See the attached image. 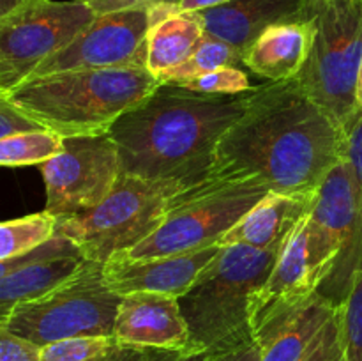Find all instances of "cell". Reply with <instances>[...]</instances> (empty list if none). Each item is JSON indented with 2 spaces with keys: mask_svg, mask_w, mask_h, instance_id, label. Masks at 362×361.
I'll list each match as a JSON object with an SVG mask.
<instances>
[{
  "mask_svg": "<svg viewBox=\"0 0 362 361\" xmlns=\"http://www.w3.org/2000/svg\"><path fill=\"white\" fill-rule=\"evenodd\" d=\"M345 156L346 133L296 80L267 81L219 138L209 180L317 195Z\"/></svg>",
  "mask_w": 362,
  "mask_h": 361,
  "instance_id": "cell-1",
  "label": "cell"
},
{
  "mask_svg": "<svg viewBox=\"0 0 362 361\" xmlns=\"http://www.w3.org/2000/svg\"><path fill=\"white\" fill-rule=\"evenodd\" d=\"M255 88L257 85L240 94L207 96L161 85L110 127L120 172L193 186L211 183L216 145L246 112Z\"/></svg>",
  "mask_w": 362,
  "mask_h": 361,
  "instance_id": "cell-2",
  "label": "cell"
},
{
  "mask_svg": "<svg viewBox=\"0 0 362 361\" xmlns=\"http://www.w3.org/2000/svg\"><path fill=\"white\" fill-rule=\"evenodd\" d=\"M159 87L147 67H117L28 78L4 98L62 138L95 137Z\"/></svg>",
  "mask_w": 362,
  "mask_h": 361,
  "instance_id": "cell-3",
  "label": "cell"
},
{
  "mask_svg": "<svg viewBox=\"0 0 362 361\" xmlns=\"http://www.w3.org/2000/svg\"><path fill=\"white\" fill-rule=\"evenodd\" d=\"M285 243L271 248L221 246L218 257L179 297L189 329V350L218 356L255 342L250 297L267 278Z\"/></svg>",
  "mask_w": 362,
  "mask_h": 361,
  "instance_id": "cell-4",
  "label": "cell"
},
{
  "mask_svg": "<svg viewBox=\"0 0 362 361\" xmlns=\"http://www.w3.org/2000/svg\"><path fill=\"white\" fill-rule=\"evenodd\" d=\"M202 186L122 173L98 207L57 218L55 236L71 241L85 260L105 264L147 239L189 191Z\"/></svg>",
  "mask_w": 362,
  "mask_h": 361,
  "instance_id": "cell-5",
  "label": "cell"
},
{
  "mask_svg": "<svg viewBox=\"0 0 362 361\" xmlns=\"http://www.w3.org/2000/svg\"><path fill=\"white\" fill-rule=\"evenodd\" d=\"M313 42L293 80L349 134L359 119L356 85L362 60V0H311Z\"/></svg>",
  "mask_w": 362,
  "mask_h": 361,
  "instance_id": "cell-6",
  "label": "cell"
},
{
  "mask_svg": "<svg viewBox=\"0 0 362 361\" xmlns=\"http://www.w3.org/2000/svg\"><path fill=\"white\" fill-rule=\"evenodd\" d=\"M119 303L103 264L85 260L55 289L14 306L2 328L39 347L74 336H113Z\"/></svg>",
  "mask_w": 362,
  "mask_h": 361,
  "instance_id": "cell-7",
  "label": "cell"
},
{
  "mask_svg": "<svg viewBox=\"0 0 362 361\" xmlns=\"http://www.w3.org/2000/svg\"><path fill=\"white\" fill-rule=\"evenodd\" d=\"M362 241V200L346 156L329 172L308 216L306 253L317 294L338 306Z\"/></svg>",
  "mask_w": 362,
  "mask_h": 361,
  "instance_id": "cell-8",
  "label": "cell"
},
{
  "mask_svg": "<svg viewBox=\"0 0 362 361\" xmlns=\"http://www.w3.org/2000/svg\"><path fill=\"white\" fill-rule=\"evenodd\" d=\"M267 191L253 184L209 183L197 188L168 212L147 239L122 255L154 258L214 246Z\"/></svg>",
  "mask_w": 362,
  "mask_h": 361,
  "instance_id": "cell-9",
  "label": "cell"
},
{
  "mask_svg": "<svg viewBox=\"0 0 362 361\" xmlns=\"http://www.w3.org/2000/svg\"><path fill=\"white\" fill-rule=\"evenodd\" d=\"M98 14L85 0H28L0 20V96L34 74Z\"/></svg>",
  "mask_w": 362,
  "mask_h": 361,
  "instance_id": "cell-10",
  "label": "cell"
},
{
  "mask_svg": "<svg viewBox=\"0 0 362 361\" xmlns=\"http://www.w3.org/2000/svg\"><path fill=\"white\" fill-rule=\"evenodd\" d=\"M46 186V207L55 218L98 207L115 188L119 152L108 133L64 138L59 154L39 165Z\"/></svg>",
  "mask_w": 362,
  "mask_h": 361,
  "instance_id": "cell-11",
  "label": "cell"
},
{
  "mask_svg": "<svg viewBox=\"0 0 362 361\" xmlns=\"http://www.w3.org/2000/svg\"><path fill=\"white\" fill-rule=\"evenodd\" d=\"M148 7L98 14L69 45L46 59L30 78L66 71L147 67Z\"/></svg>",
  "mask_w": 362,
  "mask_h": 361,
  "instance_id": "cell-12",
  "label": "cell"
},
{
  "mask_svg": "<svg viewBox=\"0 0 362 361\" xmlns=\"http://www.w3.org/2000/svg\"><path fill=\"white\" fill-rule=\"evenodd\" d=\"M308 216L290 234L267 278L250 297L251 333L260 347L274 338L317 296L306 253Z\"/></svg>",
  "mask_w": 362,
  "mask_h": 361,
  "instance_id": "cell-13",
  "label": "cell"
},
{
  "mask_svg": "<svg viewBox=\"0 0 362 361\" xmlns=\"http://www.w3.org/2000/svg\"><path fill=\"white\" fill-rule=\"evenodd\" d=\"M219 250L221 246L214 244L193 253L154 258H129L119 253L103 264V276L106 285L120 297L136 292L180 297L218 257Z\"/></svg>",
  "mask_w": 362,
  "mask_h": 361,
  "instance_id": "cell-14",
  "label": "cell"
},
{
  "mask_svg": "<svg viewBox=\"0 0 362 361\" xmlns=\"http://www.w3.org/2000/svg\"><path fill=\"white\" fill-rule=\"evenodd\" d=\"M113 336L122 345L189 350V329L179 297L165 294L136 292L120 297Z\"/></svg>",
  "mask_w": 362,
  "mask_h": 361,
  "instance_id": "cell-15",
  "label": "cell"
},
{
  "mask_svg": "<svg viewBox=\"0 0 362 361\" xmlns=\"http://www.w3.org/2000/svg\"><path fill=\"white\" fill-rule=\"evenodd\" d=\"M311 0H233L198 13L205 34L228 42L244 57L267 27L308 20Z\"/></svg>",
  "mask_w": 362,
  "mask_h": 361,
  "instance_id": "cell-16",
  "label": "cell"
},
{
  "mask_svg": "<svg viewBox=\"0 0 362 361\" xmlns=\"http://www.w3.org/2000/svg\"><path fill=\"white\" fill-rule=\"evenodd\" d=\"M317 195L267 191L219 239L218 246L246 244L253 248H271L283 243L310 214Z\"/></svg>",
  "mask_w": 362,
  "mask_h": 361,
  "instance_id": "cell-17",
  "label": "cell"
},
{
  "mask_svg": "<svg viewBox=\"0 0 362 361\" xmlns=\"http://www.w3.org/2000/svg\"><path fill=\"white\" fill-rule=\"evenodd\" d=\"M313 42L311 20L283 21L265 28L246 50L243 64L269 81L297 78Z\"/></svg>",
  "mask_w": 362,
  "mask_h": 361,
  "instance_id": "cell-18",
  "label": "cell"
},
{
  "mask_svg": "<svg viewBox=\"0 0 362 361\" xmlns=\"http://www.w3.org/2000/svg\"><path fill=\"white\" fill-rule=\"evenodd\" d=\"M83 262V255L71 243L64 250L27 262L0 278V328L14 306L55 289L73 276Z\"/></svg>",
  "mask_w": 362,
  "mask_h": 361,
  "instance_id": "cell-19",
  "label": "cell"
},
{
  "mask_svg": "<svg viewBox=\"0 0 362 361\" xmlns=\"http://www.w3.org/2000/svg\"><path fill=\"white\" fill-rule=\"evenodd\" d=\"M205 30L198 13H172L151 20L147 32V69L159 78L186 62Z\"/></svg>",
  "mask_w": 362,
  "mask_h": 361,
  "instance_id": "cell-20",
  "label": "cell"
},
{
  "mask_svg": "<svg viewBox=\"0 0 362 361\" xmlns=\"http://www.w3.org/2000/svg\"><path fill=\"white\" fill-rule=\"evenodd\" d=\"M336 308L317 294L274 338L262 347L260 361H303Z\"/></svg>",
  "mask_w": 362,
  "mask_h": 361,
  "instance_id": "cell-21",
  "label": "cell"
},
{
  "mask_svg": "<svg viewBox=\"0 0 362 361\" xmlns=\"http://www.w3.org/2000/svg\"><path fill=\"white\" fill-rule=\"evenodd\" d=\"M55 227L57 218L46 211L0 222V262L37 250L55 237Z\"/></svg>",
  "mask_w": 362,
  "mask_h": 361,
  "instance_id": "cell-22",
  "label": "cell"
},
{
  "mask_svg": "<svg viewBox=\"0 0 362 361\" xmlns=\"http://www.w3.org/2000/svg\"><path fill=\"white\" fill-rule=\"evenodd\" d=\"M64 147V138L49 130L25 131L0 138V166L41 165Z\"/></svg>",
  "mask_w": 362,
  "mask_h": 361,
  "instance_id": "cell-23",
  "label": "cell"
},
{
  "mask_svg": "<svg viewBox=\"0 0 362 361\" xmlns=\"http://www.w3.org/2000/svg\"><path fill=\"white\" fill-rule=\"evenodd\" d=\"M338 310L345 361H362V241L354 257L349 287Z\"/></svg>",
  "mask_w": 362,
  "mask_h": 361,
  "instance_id": "cell-24",
  "label": "cell"
},
{
  "mask_svg": "<svg viewBox=\"0 0 362 361\" xmlns=\"http://www.w3.org/2000/svg\"><path fill=\"white\" fill-rule=\"evenodd\" d=\"M239 64H243V55L233 46L221 41V39L205 34L193 55L186 62H182L168 73L161 74L158 80L161 81V85H168L173 81L198 76V74L211 73V71L221 69V67H239Z\"/></svg>",
  "mask_w": 362,
  "mask_h": 361,
  "instance_id": "cell-25",
  "label": "cell"
},
{
  "mask_svg": "<svg viewBox=\"0 0 362 361\" xmlns=\"http://www.w3.org/2000/svg\"><path fill=\"white\" fill-rule=\"evenodd\" d=\"M115 336H74L41 347V361H98L112 353Z\"/></svg>",
  "mask_w": 362,
  "mask_h": 361,
  "instance_id": "cell-26",
  "label": "cell"
},
{
  "mask_svg": "<svg viewBox=\"0 0 362 361\" xmlns=\"http://www.w3.org/2000/svg\"><path fill=\"white\" fill-rule=\"evenodd\" d=\"M173 87L187 88L191 92L207 96H228L240 94V92L251 91L255 85H251L250 78L240 67H221V69L211 71V73L198 74V76L186 78V80L173 81Z\"/></svg>",
  "mask_w": 362,
  "mask_h": 361,
  "instance_id": "cell-27",
  "label": "cell"
},
{
  "mask_svg": "<svg viewBox=\"0 0 362 361\" xmlns=\"http://www.w3.org/2000/svg\"><path fill=\"white\" fill-rule=\"evenodd\" d=\"M303 361H345L341 317H339L338 308L320 329Z\"/></svg>",
  "mask_w": 362,
  "mask_h": 361,
  "instance_id": "cell-28",
  "label": "cell"
},
{
  "mask_svg": "<svg viewBox=\"0 0 362 361\" xmlns=\"http://www.w3.org/2000/svg\"><path fill=\"white\" fill-rule=\"evenodd\" d=\"M0 361H41V347L0 328Z\"/></svg>",
  "mask_w": 362,
  "mask_h": 361,
  "instance_id": "cell-29",
  "label": "cell"
},
{
  "mask_svg": "<svg viewBox=\"0 0 362 361\" xmlns=\"http://www.w3.org/2000/svg\"><path fill=\"white\" fill-rule=\"evenodd\" d=\"M35 130H45V127L35 122V120H32L30 117L25 115L23 112H20L4 96H0V138Z\"/></svg>",
  "mask_w": 362,
  "mask_h": 361,
  "instance_id": "cell-30",
  "label": "cell"
},
{
  "mask_svg": "<svg viewBox=\"0 0 362 361\" xmlns=\"http://www.w3.org/2000/svg\"><path fill=\"white\" fill-rule=\"evenodd\" d=\"M228 2H233V0H165V2L148 7V14H151V20H156V18L172 13H200V11L219 7Z\"/></svg>",
  "mask_w": 362,
  "mask_h": 361,
  "instance_id": "cell-31",
  "label": "cell"
},
{
  "mask_svg": "<svg viewBox=\"0 0 362 361\" xmlns=\"http://www.w3.org/2000/svg\"><path fill=\"white\" fill-rule=\"evenodd\" d=\"M346 161L352 170L362 200V115H359L346 134Z\"/></svg>",
  "mask_w": 362,
  "mask_h": 361,
  "instance_id": "cell-32",
  "label": "cell"
},
{
  "mask_svg": "<svg viewBox=\"0 0 362 361\" xmlns=\"http://www.w3.org/2000/svg\"><path fill=\"white\" fill-rule=\"evenodd\" d=\"M69 244H71V241L55 236L53 239H49L48 243H45L42 246H39L37 250L30 251V253L21 255V257H16V258H11V260L0 262V278H4V276L9 275L11 271H14V269L20 268V265L27 264V262L37 260V258H42V257H48V255H53V253H57V251L64 250V248H67Z\"/></svg>",
  "mask_w": 362,
  "mask_h": 361,
  "instance_id": "cell-33",
  "label": "cell"
},
{
  "mask_svg": "<svg viewBox=\"0 0 362 361\" xmlns=\"http://www.w3.org/2000/svg\"><path fill=\"white\" fill-rule=\"evenodd\" d=\"M161 2H165V0H85V4L95 14H108L117 13V11L138 9V7H152Z\"/></svg>",
  "mask_w": 362,
  "mask_h": 361,
  "instance_id": "cell-34",
  "label": "cell"
},
{
  "mask_svg": "<svg viewBox=\"0 0 362 361\" xmlns=\"http://www.w3.org/2000/svg\"><path fill=\"white\" fill-rule=\"evenodd\" d=\"M161 349H145V347L133 345H119L108 353L106 356L99 357L98 361H154Z\"/></svg>",
  "mask_w": 362,
  "mask_h": 361,
  "instance_id": "cell-35",
  "label": "cell"
},
{
  "mask_svg": "<svg viewBox=\"0 0 362 361\" xmlns=\"http://www.w3.org/2000/svg\"><path fill=\"white\" fill-rule=\"evenodd\" d=\"M262 347L257 342H251L247 345L239 347V349L228 350L225 354H218L214 361H260Z\"/></svg>",
  "mask_w": 362,
  "mask_h": 361,
  "instance_id": "cell-36",
  "label": "cell"
},
{
  "mask_svg": "<svg viewBox=\"0 0 362 361\" xmlns=\"http://www.w3.org/2000/svg\"><path fill=\"white\" fill-rule=\"evenodd\" d=\"M216 356L209 353H191V350H159L154 361H214Z\"/></svg>",
  "mask_w": 362,
  "mask_h": 361,
  "instance_id": "cell-37",
  "label": "cell"
},
{
  "mask_svg": "<svg viewBox=\"0 0 362 361\" xmlns=\"http://www.w3.org/2000/svg\"><path fill=\"white\" fill-rule=\"evenodd\" d=\"M25 2H28V0H0V20L20 6H23Z\"/></svg>",
  "mask_w": 362,
  "mask_h": 361,
  "instance_id": "cell-38",
  "label": "cell"
},
{
  "mask_svg": "<svg viewBox=\"0 0 362 361\" xmlns=\"http://www.w3.org/2000/svg\"><path fill=\"white\" fill-rule=\"evenodd\" d=\"M356 108H357V113L362 115V60H361L359 74H357V85H356Z\"/></svg>",
  "mask_w": 362,
  "mask_h": 361,
  "instance_id": "cell-39",
  "label": "cell"
}]
</instances>
